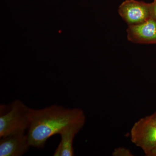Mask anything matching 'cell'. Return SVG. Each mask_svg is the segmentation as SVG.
Returning a JSON list of instances; mask_svg holds the SVG:
<instances>
[{"label":"cell","instance_id":"cell-7","mask_svg":"<svg viewBox=\"0 0 156 156\" xmlns=\"http://www.w3.org/2000/svg\"><path fill=\"white\" fill-rule=\"evenodd\" d=\"M86 119H83L66 126L59 134L61 141L53 154L54 156H73L74 154L73 141L77 134L86 123Z\"/></svg>","mask_w":156,"mask_h":156},{"label":"cell","instance_id":"cell-6","mask_svg":"<svg viewBox=\"0 0 156 156\" xmlns=\"http://www.w3.org/2000/svg\"><path fill=\"white\" fill-rule=\"evenodd\" d=\"M127 37L136 44H156V20L151 17L141 23L128 26Z\"/></svg>","mask_w":156,"mask_h":156},{"label":"cell","instance_id":"cell-1","mask_svg":"<svg viewBox=\"0 0 156 156\" xmlns=\"http://www.w3.org/2000/svg\"><path fill=\"white\" fill-rule=\"evenodd\" d=\"M86 119L83 110L54 105L45 108H31L28 136L30 146L44 147L51 136L59 134L66 126Z\"/></svg>","mask_w":156,"mask_h":156},{"label":"cell","instance_id":"cell-4","mask_svg":"<svg viewBox=\"0 0 156 156\" xmlns=\"http://www.w3.org/2000/svg\"><path fill=\"white\" fill-rule=\"evenodd\" d=\"M118 11L128 25L138 24L152 17L151 4L136 0H126L120 5Z\"/></svg>","mask_w":156,"mask_h":156},{"label":"cell","instance_id":"cell-10","mask_svg":"<svg viewBox=\"0 0 156 156\" xmlns=\"http://www.w3.org/2000/svg\"><path fill=\"white\" fill-rule=\"evenodd\" d=\"M146 155L147 156H156V146L152 149L146 154Z\"/></svg>","mask_w":156,"mask_h":156},{"label":"cell","instance_id":"cell-11","mask_svg":"<svg viewBox=\"0 0 156 156\" xmlns=\"http://www.w3.org/2000/svg\"><path fill=\"white\" fill-rule=\"evenodd\" d=\"M152 115V116L154 117V119H155L156 120V112H155Z\"/></svg>","mask_w":156,"mask_h":156},{"label":"cell","instance_id":"cell-9","mask_svg":"<svg viewBox=\"0 0 156 156\" xmlns=\"http://www.w3.org/2000/svg\"><path fill=\"white\" fill-rule=\"evenodd\" d=\"M151 4L152 17L156 20V0H154Z\"/></svg>","mask_w":156,"mask_h":156},{"label":"cell","instance_id":"cell-8","mask_svg":"<svg viewBox=\"0 0 156 156\" xmlns=\"http://www.w3.org/2000/svg\"><path fill=\"white\" fill-rule=\"evenodd\" d=\"M114 156H133L130 150L126 147H118L115 149L112 153Z\"/></svg>","mask_w":156,"mask_h":156},{"label":"cell","instance_id":"cell-3","mask_svg":"<svg viewBox=\"0 0 156 156\" xmlns=\"http://www.w3.org/2000/svg\"><path fill=\"white\" fill-rule=\"evenodd\" d=\"M131 142L145 154L156 146V120L152 115L144 117L136 122L130 131Z\"/></svg>","mask_w":156,"mask_h":156},{"label":"cell","instance_id":"cell-2","mask_svg":"<svg viewBox=\"0 0 156 156\" xmlns=\"http://www.w3.org/2000/svg\"><path fill=\"white\" fill-rule=\"evenodd\" d=\"M31 108L19 100L14 101L5 113L0 116V137L28 129L30 123Z\"/></svg>","mask_w":156,"mask_h":156},{"label":"cell","instance_id":"cell-5","mask_svg":"<svg viewBox=\"0 0 156 156\" xmlns=\"http://www.w3.org/2000/svg\"><path fill=\"white\" fill-rule=\"evenodd\" d=\"M30 147L28 134H26L25 132L10 134L1 137L0 156H22Z\"/></svg>","mask_w":156,"mask_h":156}]
</instances>
